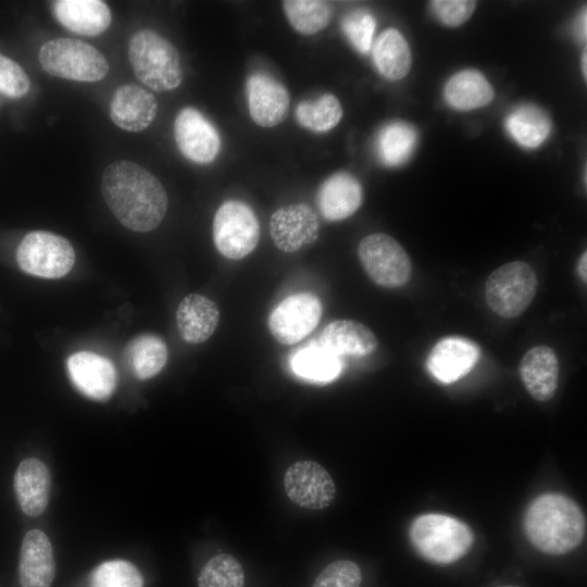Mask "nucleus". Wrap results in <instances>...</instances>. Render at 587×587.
Returning <instances> with one entry per match:
<instances>
[{
	"instance_id": "a211bd4d",
	"label": "nucleus",
	"mask_w": 587,
	"mask_h": 587,
	"mask_svg": "<svg viewBox=\"0 0 587 587\" xmlns=\"http://www.w3.org/2000/svg\"><path fill=\"white\" fill-rule=\"evenodd\" d=\"M521 380L533 399L550 400L559 384V360L555 351L545 345L530 348L519 366Z\"/></svg>"
},
{
	"instance_id": "6e6552de",
	"label": "nucleus",
	"mask_w": 587,
	"mask_h": 587,
	"mask_svg": "<svg viewBox=\"0 0 587 587\" xmlns=\"http://www.w3.org/2000/svg\"><path fill=\"white\" fill-rule=\"evenodd\" d=\"M260 224L253 210L239 200L223 202L213 220V241L226 259L241 260L259 243Z\"/></svg>"
},
{
	"instance_id": "f257e3e1",
	"label": "nucleus",
	"mask_w": 587,
	"mask_h": 587,
	"mask_svg": "<svg viewBox=\"0 0 587 587\" xmlns=\"http://www.w3.org/2000/svg\"><path fill=\"white\" fill-rule=\"evenodd\" d=\"M101 192L114 216L134 232L154 229L167 211L168 198L161 182L130 161H115L105 167Z\"/></svg>"
},
{
	"instance_id": "9d476101",
	"label": "nucleus",
	"mask_w": 587,
	"mask_h": 587,
	"mask_svg": "<svg viewBox=\"0 0 587 587\" xmlns=\"http://www.w3.org/2000/svg\"><path fill=\"white\" fill-rule=\"evenodd\" d=\"M322 311V302L315 295H290L271 312L267 320L268 330L279 344L295 345L317 326Z\"/></svg>"
},
{
	"instance_id": "f3484780",
	"label": "nucleus",
	"mask_w": 587,
	"mask_h": 587,
	"mask_svg": "<svg viewBox=\"0 0 587 587\" xmlns=\"http://www.w3.org/2000/svg\"><path fill=\"white\" fill-rule=\"evenodd\" d=\"M55 575L53 550L40 529L28 530L22 541L18 579L22 587H50Z\"/></svg>"
},
{
	"instance_id": "0eeeda50",
	"label": "nucleus",
	"mask_w": 587,
	"mask_h": 587,
	"mask_svg": "<svg viewBox=\"0 0 587 587\" xmlns=\"http://www.w3.org/2000/svg\"><path fill=\"white\" fill-rule=\"evenodd\" d=\"M358 257L366 275L380 287L400 288L411 278L410 257L389 235L375 233L364 237L359 243Z\"/></svg>"
},
{
	"instance_id": "dca6fc26",
	"label": "nucleus",
	"mask_w": 587,
	"mask_h": 587,
	"mask_svg": "<svg viewBox=\"0 0 587 587\" xmlns=\"http://www.w3.org/2000/svg\"><path fill=\"white\" fill-rule=\"evenodd\" d=\"M479 347L472 340L450 336L440 339L430 350L426 366L439 382L451 384L465 376L479 359Z\"/></svg>"
},
{
	"instance_id": "7c9ffc66",
	"label": "nucleus",
	"mask_w": 587,
	"mask_h": 587,
	"mask_svg": "<svg viewBox=\"0 0 587 587\" xmlns=\"http://www.w3.org/2000/svg\"><path fill=\"white\" fill-rule=\"evenodd\" d=\"M298 123L312 132L323 133L334 128L342 117V107L337 97L323 93L313 101H301L296 108Z\"/></svg>"
},
{
	"instance_id": "79ce46f5",
	"label": "nucleus",
	"mask_w": 587,
	"mask_h": 587,
	"mask_svg": "<svg viewBox=\"0 0 587 587\" xmlns=\"http://www.w3.org/2000/svg\"><path fill=\"white\" fill-rule=\"evenodd\" d=\"M499 587H516V586L505 585V586H499Z\"/></svg>"
},
{
	"instance_id": "20e7f679",
	"label": "nucleus",
	"mask_w": 587,
	"mask_h": 587,
	"mask_svg": "<svg viewBox=\"0 0 587 587\" xmlns=\"http://www.w3.org/2000/svg\"><path fill=\"white\" fill-rule=\"evenodd\" d=\"M128 58L136 77L154 91H168L183 82L176 48L152 29H140L129 39Z\"/></svg>"
},
{
	"instance_id": "c9c22d12",
	"label": "nucleus",
	"mask_w": 587,
	"mask_h": 587,
	"mask_svg": "<svg viewBox=\"0 0 587 587\" xmlns=\"http://www.w3.org/2000/svg\"><path fill=\"white\" fill-rule=\"evenodd\" d=\"M361 582L362 573L357 563L337 560L317 575L312 587H360Z\"/></svg>"
},
{
	"instance_id": "58836bf2",
	"label": "nucleus",
	"mask_w": 587,
	"mask_h": 587,
	"mask_svg": "<svg viewBox=\"0 0 587 587\" xmlns=\"http://www.w3.org/2000/svg\"><path fill=\"white\" fill-rule=\"evenodd\" d=\"M575 33L577 37L582 40H586V9H584L576 20Z\"/></svg>"
},
{
	"instance_id": "72a5a7b5",
	"label": "nucleus",
	"mask_w": 587,
	"mask_h": 587,
	"mask_svg": "<svg viewBox=\"0 0 587 587\" xmlns=\"http://www.w3.org/2000/svg\"><path fill=\"white\" fill-rule=\"evenodd\" d=\"M139 570L126 560H111L99 564L91 573L89 587H142Z\"/></svg>"
},
{
	"instance_id": "4be33fe9",
	"label": "nucleus",
	"mask_w": 587,
	"mask_h": 587,
	"mask_svg": "<svg viewBox=\"0 0 587 587\" xmlns=\"http://www.w3.org/2000/svg\"><path fill=\"white\" fill-rule=\"evenodd\" d=\"M220 311L214 301L199 294L187 295L178 304L176 323L179 335L189 344H201L215 332Z\"/></svg>"
},
{
	"instance_id": "4c0bfd02",
	"label": "nucleus",
	"mask_w": 587,
	"mask_h": 587,
	"mask_svg": "<svg viewBox=\"0 0 587 587\" xmlns=\"http://www.w3.org/2000/svg\"><path fill=\"white\" fill-rule=\"evenodd\" d=\"M429 3L435 16L450 27L465 23L476 8V1L469 0H435Z\"/></svg>"
},
{
	"instance_id": "f8f14e48",
	"label": "nucleus",
	"mask_w": 587,
	"mask_h": 587,
	"mask_svg": "<svg viewBox=\"0 0 587 587\" xmlns=\"http://www.w3.org/2000/svg\"><path fill=\"white\" fill-rule=\"evenodd\" d=\"M174 137L182 154L198 164L215 160L221 138L215 126L197 109L184 108L174 122Z\"/></svg>"
},
{
	"instance_id": "393cba45",
	"label": "nucleus",
	"mask_w": 587,
	"mask_h": 587,
	"mask_svg": "<svg viewBox=\"0 0 587 587\" xmlns=\"http://www.w3.org/2000/svg\"><path fill=\"white\" fill-rule=\"evenodd\" d=\"M444 96L451 108L470 111L489 104L494 100L495 91L480 72L463 70L448 79Z\"/></svg>"
},
{
	"instance_id": "39448f33",
	"label": "nucleus",
	"mask_w": 587,
	"mask_h": 587,
	"mask_svg": "<svg viewBox=\"0 0 587 587\" xmlns=\"http://www.w3.org/2000/svg\"><path fill=\"white\" fill-rule=\"evenodd\" d=\"M41 67L50 75L76 82H98L109 71L103 54L91 45L73 38H55L39 50Z\"/></svg>"
},
{
	"instance_id": "a878e982",
	"label": "nucleus",
	"mask_w": 587,
	"mask_h": 587,
	"mask_svg": "<svg viewBox=\"0 0 587 587\" xmlns=\"http://www.w3.org/2000/svg\"><path fill=\"white\" fill-rule=\"evenodd\" d=\"M373 61L385 78H403L412 64L411 50L403 35L395 28L384 30L374 43Z\"/></svg>"
},
{
	"instance_id": "5701e85b",
	"label": "nucleus",
	"mask_w": 587,
	"mask_h": 587,
	"mask_svg": "<svg viewBox=\"0 0 587 587\" xmlns=\"http://www.w3.org/2000/svg\"><path fill=\"white\" fill-rule=\"evenodd\" d=\"M53 13L65 28L84 36L100 35L111 23L110 9L100 0H58Z\"/></svg>"
},
{
	"instance_id": "cd10ccee",
	"label": "nucleus",
	"mask_w": 587,
	"mask_h": 587,
	"mask_svg": "<svg viewBox=\"0 0 587 587\" xmlns=\"http://www.w3.org/2000/svg\"><path fill=\"white\" fill-rule=\"evenodd\" d=\"M292 372L301 378L313 383H327L341 372L340 357L332 353L317 344H308L297 350L291 359Z\"/></svg>"
},
{
	"instance_id": "a19ab883",
	"label": "nucleus",
	"mask_w": 587,
	"mask_h": 587,
	"mask_svg": "<svg viewBox=\"0 0 587 587\" xmlns=\"http://www.w3.org/2000/svg\"><path fill=\"white\" fill-rule=\"evenodd\" d=\"M586 61H587V55H586V51H584V53L582 54V72L585 78L587 77Z\"/></svg>"
},
{
	"instance_id": "ea45409f",
	"label": "nucleus",
	"mask_w": 587,
	"mask_h": 587,
	"mask_svg": "<svg viewBox=\"0 0 587 587\" xmlns=\"http://www.w3.org/2000/svg\"><path fill=\"white\" fill-rule=\"evenodd\" d=\"M587 252L584 251L578 260L577 271L584 283L587 282Z\"/></svg>"
},
{
	"instance_id": "2f4dec72",
	"label": "nucleus",
	"mask_w": 587,
	"mask_h": 587,
	"mask_svg": "<svg viewBox=\"0 0 587 587\" xmlns=\"http://www.w3.org/2000/svg\"><path fill=\"white\" fill-rule=\"evenodd\" d=\"M283 9L290 25L302 35H314L330 22L332 7L319 0H286Z\"/></svg>"
},
{
	"instance_id": "9b49d317",
	"label": "nucleus",
	"mask_w": 587,
	"mask_h": 587,
	"mask_svg": "<svg viewBox=\"0 0 587 587\" xmlns=\"http://www.w3.org/2000/svg\"><path fill=\"white\" fill-rule=\"evenodd\" d=\"M288 498L297 505L321 510L330 505L336 486L328 472L317 462L301 460L291 464L284 475Z\"/></svg>"
},
{
	"instance_id": "412c9836",
	"label": "nucleus",
	"mask_w": 587,
	"mask_h": 587,
	"mask_svg": "<svg viewBox=\"0 0 587 587\" xmlns=\"http://www.w3.org/2000/svg\"><path fill=\"white\" fill-rule=\"evenodd\" d=\"M50 472L38 459L23 460L14 474V492L22 511L28 516L43 513L49 502Z\"/></svg>"
},
{
	"instance_id": "c756f323",
	"label": "nucleus",
	"mask_w": 587,
	"mask_h": 587,
	"mask_svg": "<svg viewBox=\"0 0 587 587\" xmlns=\"http://www.w3.org/2000/svg\"><path fill=\"white\" fill-rule=\"evenodd\" d=\"M126 355L136 377L149 379L164 367L167 348L158 335L142 334L128 342Z\"/></svg>"
},
{
	"instance_id": "c85d7f7f",
	"label": "nucleus",
	"mask_w": 587,
	"mask_h": 587,
	"mask_svg": "<svg viewBox=\"0 0 587 587\" xmlns=\"http://www.w3.org/2000/svg\"><path fill=\"white\" fill-rule=\"evenodd\" d=\"M417 139V130L410 123L396 121L385 125L376 141L379 160L391 167L405 163L415 150Z\"/></svg>"
},
{
	"instance_id": "4468645a",
	"label": "nucleus",
	"mask_w": 587,
	"mask_h": 587,
	"mask_svg": "<svg viewBox=\"0 0 587 587\" xmlns=\"http://www.w3.org/2000/svg\"><path fill=\"white\" fill-rule=\"evenodd\" d=\"M249 114L262 127L280 124L287 116L290 97L286 87L270 75L254 73L246 83Z\"/></svg>"
},
{
	"instance_id": "1a4fd4ad",
	"label": "nucleus",
	"mask_w": 587,
	"mask_h": 587,
	"mask_svg": "<svg viewBox=\"0 0 587 587\" xmlns=\"http://www.w3.org/2000/svg\"><path fill=\"white\" fill-rule=\"evenodd\" d=\"M16 261L22 271L42 278H60L74 266L75 251L67 239L43 230L28 233L20 242Z\"/></svg>"
},
{
	"instance_id": "f03ea898",
	"label": "nucleus",
	"mask_w": 587,
	"mask_h": 587,
	"mask_svg": "<svg viewBox=\"0 0 587 587\" xmlns=\"http://www.w3.org/2000/svg\"><path fill=\"white\" fill-rule=\"evenodd\" d=\"M528 541L539 551L562 555L584 540L586 520L580 507L570 497L549 492L535 498L523 517Z\"/></svg>"
},
{
	"instance_id": "ddd939ff",
	"label": "nucleus",
	"mask_w": 587,
	"mask_h": 587,
	"mask_svg": "<svg viewBox=\"0 0 587 587\" xmlns=\"http://www.w3.org/2000/svg\"><path fill=\"white\" fill-rule=\"evenodd\" d=\"M320 233V221L314 210L305 203L278 208L270 218V234L274 245L291 253L313 243Z\"/></svg>"
},
{
	"instance_id": "e433bc0d",
	"label": "nucleus",
	"mask_w": 587,
	"mask_h": 587,
	"mask_svg": "<svg viewBox=\"0 0 587 587\" xmlns=\"http://www.w3.org/2000/svg\"><path fill=\"white\" fill-rule=\"evenodd\" d=\"M30 82L25 71L13 60L0 53V92L10 98L25 96Z\"/></svg>"
},
{
	"instance_id": "aec40b11",
	"label": "nucleus",
	"mask_w": 587,
	"mask_h": 587,
	"mask_svg": "<svg viewBox=\"0 0 587 587\" xmlns=\"http://www.w3.org/2000/svg\"><path fill=\"white\" fill-rule=\"evenodd\" d=\"M362 200L361 184L348 172H337L329 176L316 195L320 213L332 222L351 216L360 208Z\"/></svg>"
},
{
	"instance_id": "423d86ee",
	"label": "nucleus",
	"mask_w": 587,
	"mask_h": 587,
	"mask_svg": "<svg viewBox=\"0 0 587 587\" xmlns=\"http://www.w3.org/2000/svg\"><path fill=\"white\" fill-rule=\"evenodd\" d=\"M538 278L526 262L514 261L496 268L485 284L488 307L503 319L521 315L534 300Z\"/></svg>"
},
{
	"instance_id": "473e14b6",
	"label": "nucleus",
	"mask_w": 587,
	"mask_h": 587,
	"mask_svg": "<svg viewBox=\"0 0 587 587\" xmlns=\"http://www.w3.org/2000/svg\"><path fill=\"white\" fill-rule=\"evenodd\" d=\"M245 574L239 561L230 554L212 557L201 569L198 587H243Z\"/></svg>"
},
{
	"instance_id": "b1692460",
	"label": "nucleus",
	"mask_w": 587,
	"mask_h": 587,
	"mask_svg": "<svg viewBox=\"0 0 587 587\" xmlns=\"http://www.w3.org/2000/svg\"><path fill=\"white\" fill-rule=\"evenodd\" d=\"M319 344L338 357H363L373 353L378 347L375 334L353 320H337L326 325L321 332Z\"/></svg>"
},
{
	"instance_id": "bb28decb",
	"label": "nucleus",
	"mask_w": 587,
	"mask_h": 587,
	"mask_svg": "<svg viewBox=\"0 0 587 587\" xmlns=\"http://www.w3.org/2000/svg\"><path fill=\"white\" fill-rule=\"evenodd\" d=\"M504 125L512 139L524 148L539 147L551 130L548 114L532 103H524L512 110Z\"/></svg>"
},
{
	"instance_id": "7ed1b4c3",
	"label": "nucleus",
	"mask_w": 587,
	"mask_h": 587,
	"mask_svg": "<svg viewBox=\"0 0 587 587\" xmlns=\"http://www.w3.org/2000/svg\"><path fill=\"white\" fill-rule=\"evenodd\" d=\"M409 538L416 553L435 564H450L472 548L474 534L461 520L440 513H426L413 520Z\"/></svg>"
},
{
	"instance_id": "f704fd0d",
	"label": "nucleus",
	"mask_w": 587,
	"mask_h": 587,
	"mask_svg": "<svg viewBox=\"0 0 587 587\" xmlns=\"http://www.w3.org/2000/svg\"><path fill=\"white\" fill-rule=\"evenodd\" d=\"M375 27V17L364 9L348 13L341 22L347 39L362 54L367 53L372 48Z\"/></svg>"
},
{
	"instance_id": "2eb2a0df",
	"label": "nucleus",
	"mask_w": 587,
	"mask_h": 587,
	"mask_svg": "<svg viewBox=\"0 0 587 587\" xmlns=\"http://www.w3.org/2000/svg\"><path fill=\"white\" fill-rule=\"evenodd\" d=\"M66 366L73 385L92 400L105 401L115 390L116 371L105 357L80 351L68 357Z\"/></svg>"
},
{
	"instance_id": "6ab92c4d",
	"label": "nucleus",
	"mask_w": 587,
	"mask_h": 587,
	"mask_svg": "<svg viewBox=\"0 0 587 587\" xmlns=\"http://www.w3.org/2000/svg\"><path fill=\"white\" fill-rule=\"evenodd\" d=\"M158 112L155 97L135 84H126L116 89L110 105L113 123L127 132L146 129Z\"/></svg>"
}]
</instances>
